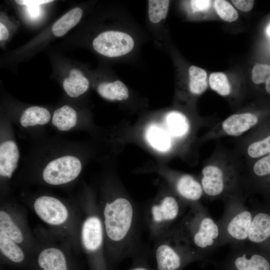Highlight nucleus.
I'll return each mask as SVG.
<instances>
[{"mask_svg": "<svg viewBox=\"0 0 270 270\" xmlns=\"http://www.w3.org/2000/svg\"><path fill=\"white\" fill-rule=\"evenodd\" d=\"M105 235L106 250L120 255L136 248L138 236L136 206L128 198L115 196L99 206Z\"/></svg>", "mask_w": 270, "mask_h": 270, "instance_id": "f257e3e1", "label": "nucleus"}, {"mask_svg": "<svg viewBox=\"0 0 270 270\" xmlns=\"http://www.w3.org/2000/svg\"><path fill=\"white\" fill-rule=\"evenodd\" d=\"M242 165L234 150L216 147L202 169L200 181L204 196L213 200L236 194H246L241 180Z\"/></svg>", "mask_w": 270, "mask_h": 270, "instance_id": "f03ea898", "label": "nucleus"}, {"mask_svg": "<svg viewBox=\"0 0 270 270\" xmlns=\"http://www.w3.org/2000/svg\"><path fill=\"white\" fill-rule=\"evenodd\" d=\"M174 227L195 255L224 245L218 222L200 202L189 206Z\"/></svg>", "mask_w": 270, "mask_h": 270, "instance_id": "7ed1b4c3", "label": "nucleus"}, {"mask_svg": "<svg viewBox=\"0 0 270 270\" xmlns=\"http://www.w3.org/2000/svg\"><path fill=\"white\" fill-rule=\"evenodd\" d=\"M246 194L228 196L223 198L224 210L220 224L223 244L232 246L248 242L253 217V209L246 204Z\"/></svg>", "mask_w": 270, "mask_h": 270, "instance_id": "20e7f679", "label": "nucleus"}, {"mask_svg": "<svg viewBox=\"0 0 270 270\" xmlns=\"http://www.w3.org/2000/svg\"><path fill=\"white\" fill-rule=\"evenodd\" d=\"M188 206L176 195L166 194L148 207L147 226L151 238L156 240L175 226Z\"/></svg>", "mask_w": 270, "mask_h": 270, "instance_id": "39448f33", "label": "nucleus"}, {"mask_svg": "<svg viewBox=\"0 0 270 270\" xmlns=\"http://www.w3.org/2000/svg\"><path fill=\"white\" fill-rule=\"evenodd\" d=\"M270 118V110H250L236 112L211 126L201 140L207 142L225 136L241 137Z\"/></svg>", "mask_w": 270, "mask_h": 270, "instance_id": "423d86ee", "label": "nucleus"}, {"mask_svg": "<svg viewBox=\"0 0 270 270\" xmlns=\"http://www.w3.org/2000/svg\"><path fill=\"white\" fill-rule=\"evenodd\" d=\"M155 241L154 255L158 270H177L184 256L195 255L174 226Z\"/></svg>", "mask_w": 270, "mask_h": 270, "instance_id": "0eeeda50", "label": "nucleus"}, {"mask_svg": "<svg viewBox=\"0 0 270 270\" xmlns=\"http://www.w3.org/2000/svg\"><path fill=\"white\" fill-rule=\"evenodd\" d=\"M242 164L241 180L245 193L258 194L270 203V154Z\"/></svg>", "mask_w": 270, "mask_h": 270, "instance_id": "6e6552de", "label": "nucleus"}, {"mask_svg": "<svg viewBox=\"0 0 270 270\" xmlns=\"http://www.w3.org/2000/svg\"><path fill=\"white\" fill-rule=\"evenodd\" d=\"M85 216L80 230L82 248L87 254L99 257L106 250L104 225L99 206L90 204L86 206Z\"/></svg>", "mask_w": 270, "mask_h": 270, "instance_id": "1a4fd4ad", "label": "nucleus"}, {"mask_svg": "<svg viewBox=\"0 0 270 270\" xmlns=\"http://www.w3.org/2000/svg\"><path fill=\"white\" fill-rule=\"evenodd\" d=\"M234 151L244 163L270 154V118L241 136Z\"/></svg>", "mask_w": 270, "mask_h": 270, "instance_id": "9d476101", "label": "nucleus"}, {"mask_svg": "<svg viewBox=\"0 0 270 270\" xmlns=\"http://www.w3.org/2000/svg\"><path fill=\"white\" fill-rule=\"evenodd\" d=\"M82 169V164L78 157L64 155L50 161L43 170L42 178L50 185L60 186L76 178Z\"/></svg>", "mask_w": 270, "mask_h": 270, "instance_id": "9b49d317", "label": "nucleus"}, {"mask_svg": "<svg viewBox=\"0 0 270 270\" xmlns=\"http://www.w3.org/2000/svg\"><path fill=\"white\" fill-rule=\"evenodd\" d=\"M252 209L248 242L270 255V204L264 202Z\"/></svg>", "mask_w": 270, "mask_h": 270, "instance_id": "f8f14e48", "label": "nucleus"}, {"mask_svg": "<svg viewBox=\"0 0 270 270\" xmlns=\"http://www.w3.org/2000/svg\"><path fill=\"white\" fill-rule=\"evenodd\" d=\"M33 208L38 217L51 226H62L70 218V211L66 206L52 196H38L34 200Z\"/></svg>", "mask_w": 270, "mask_h": 270, "instance_id": "ddd939ff", "label": "nucleus"}, {"mask_svg": "<svg viewBox=\"0 0 270 270\" xmlns=\"http://www.w3.org/2000/svg\"><path fill=\"white\" fill-rule=\"evenodd\" d=\"M94 49L100 54L110 58L118 57L130 52L134 42L128 34L109 30L98 34L94 40Z\"/></svg>", "mask_w": 270, "mask_h": 270, "instance_id": "4468645a", "label": "nucleus"}, {"mask_svg": "<svg viewBox=\"0 0 270 270\" xmlns=\"http://www.w3.org/2000/svg\"><path fill=\"white\" fill-rule=\"evenodd\" d=\"M248 244L232 246L238 252L234 262L236 270H270V255Z\"/></svg>", "mask_w": 270, "mask_h": 270, "instance_id": "2eb2a0df", "label": "nucleus"}, {"mask_svg": "<svg viewBox=\"0 0 270 270\" xmlns=\"http://www.w3.org/2000/svg\"><path fill=\"white\" fill-rule=\"evenodd\" d=\"M177 196L188 206L200 202L204 196L200 180L186 174H178L171 178Z\"/></svg>", "mask_w": 270, "mask_h": 270, "instance_id": "dca6fc26", "label": "nucleus"}, {"mask_svg": "<svg viewBox=\"0 0 270 270\" xmlns=\"http://www.w3.org/2000/svg\"><path fill=\"white\" fill-rule=\"evenodd\" d=\"M165 128L174 140H182L192 132V122L184 114L172 110L168 113L164 119Z\"/></svg>", "mask_w": 270, "mask_h": 270, "instance_id": "f3484780", "label": "nucleus"}, {"mask_svg": "<svg viewBox=\"0 0 270 270\" xmlns=\"http://www.w3.org/2000/svg\"><path fill=\"white\" fill-rule=\"evenodd\" d=\"M20 158L18 148L12 140L1 142L0 145V176L10 179L18 166Z\"/></svg>", "mask_w": 270, "mask_h": 270, "instance_id": "a211bd4d", "label": "nucleus"}, {"mask_svg": "<svg viewBox=\"0 0 270 270\" xmlns=\"http://www.w3.org/2000/svg\"><path fill=\"white\" fill-rule=\"evenodd\" d=\"M0 234L14 240L22 246L26 242L24 228L10 210L1 208L0 210Z\"/></svg>", "mask_w": 270, "mask_h": 270, "instance_id": "6ab92c4d", "label": "nucleus"}, {"mask_svg": "<svg viewBox=\"0 0 270 270\" xmlns=\"http://www.w3.org/2000/svg\"><path fill=\"white\" fill-rule=\"evenodd\" d=\"M40 270H68V260L60 248L50 246L42 249L37 258Z\"/></svg>", "mask_w": 270, "mask_h": 270, "instance_id": "aec40b11", "label": "nucleus"}, {"mask_svg": "<svg viewBox=\"0 0 270 270\" xmlns=\"http://www.w3.org/2000/svg\"><path fill=\"white\" fill-rule=\"evenodd\" d=\"M146 138L152 148L162 152L170 150L174 143V140L166 128L156 124H152L148 127Z\"/></svg>", "mask_w": 270, "mask_h": 270, "instance_id": "412c9836", "label": "nucleus"}, {"mask_svg": "<svg viewBox=\"0 0 270 270\" xmlns=\"http://www.w3.org/2000/svg\"><path fill=\"white\" fill-rule=\"evenodd\" d=\"M62 85L68 96L76 98L88 90L89 82L80 70L72 69L69 76L64 80Z\"/></svg>", "mask_w": 270, "mask_h": 270, "instance_id": "4be33fe9", "label": "nucleus"}, {"mask_svg": "<svg viewBox=\"0 0 270 270\" xmlns=\"http://www.w3.org/2000/svg\"><path fill=\"white\" fill-rule=\"evenodd\" d=\"M50 118V114L46 108L40 106H32L26 109L22 113L20 122L24 128L36 125H44Z\"/></svg>", "mask_w": 270, "mask_h": 270, "instance_id": "5701e85b", "label": "nucleus"}, {"mask_svg": "<svg viewBox=\"0 0 270 270\" xmlns=\"http://www.w3.org/2000/svg\"><path fill=\"white\" fill-rule=\"evenodd\" d=\"M78 115L72 107L64 105L54 112L52 123L58 130L68 131L75 126L77 123Z\"/></svg>", "mask_w": 270, "mask_h": 270, "instance_id": "b1692460", "label": "nucleus"}, {"mask_svg": "<svg viewBox=\"0 0 270 270\" xmlns=\"http://www.w3.org/2000/svg\"><path fill=\"white\" fill-rule=\"evenodd\" d=\"M97 90L100 95L108 100H122L128 97L127 87L120 80L101 83L98 86Z\"/></svg>", "mask_w": 270, "mask_h": 270, "instance_id": "393cba45", "label": "nucleus"}, {"mask_svg": "<svg viewBox=\"0 0 270 270\" xmlns=\"http://www.w3.org/2000/svg\"><path fill=\"white\" fill-rule=\"evenodd\" d=\"M0 250L2 256L12 262L20 264L25 259L22 246L2 234H0Z\"/></svg>", "mask_w": 270, "mask_h": 270, "instance_id": "a878e982", "label": "nucleus"}, {"mask_svg": "<svg viewBox=\"0 0 270 270\" xmlns=\"http://www.w3.org/2000/svg\"><path fill=\"white\" fill-rule=\"evenodd\" d=\"M82 15V11L79 8L70 10L54 24L53 34L56 36H64L79 22Z\"/></svg>", "mask_w": 270, "mask_h": 270, "instance_id": "bb28decb", "label": "nucleus"}, {"mask_svg": "<svg viewBox=\"0 0 270 270\" xmlns=\"http://www.w3.org/2000/svg\"><path fill=\"white\" fill-rule=\"evenodd\" d=\"M188 74V88L190 92L194 96L200 95L208 88L206 72L199 67L192 66L189 68Z\"/></svg>", "mask_w": 270, "mask_h": 270, "instance_id": "cd10ccee", "label": "nucleus"}, {"mask_svg": "<svg viewBox=\"0 0 270 270\" xmlns=\"http://www.w3.org/2000/svg\"><path fill=\"white\" fill-rule=\"evenodd\" d=\"M211 88L220 95L227 96L232 92V89L226 75L222 72H213L209 78Z\"/></svg>", "mask_w": 270, "mask_h": 270, "instance_id": "c85d7f7f", "label": "nucleus"}, {"mask_svg": "<svg viewBox=\"0 0 270 270\" xmlns=\"http://www.w3.org/2000/svg\"><path fill=\"white\" fill-rule=\"evenodd\" d=\"M148 17L153 23H158L164 19L168 13L170 1L168 0H150Z\"/></svg>", "mask_w": 270, "mask_h": 270, "instance_id": "c756f323", "label": "nucleus"}, {"mask_svg": "<svg viewBox=\"0 0 270 270\" xmlns=\"http://www.w3.org/2000/svg\"><path fill=\"white\" fill-rule=\"evenodd\" d=\"M214 8L218 16L225 21L232 22L236 20L238 17V12L226 0H215Z\"/></svg>", "mask_w": 270, "mask_h": 270, "instance_id": "7c9ffc66", "label": "nucleus"}, {"mask_svg": "<svg viewBox=\"0 0 270 270\" xmlns=\"http://www.w3.org/2000/svg\"><path fill=\"white\" fill-rule=\"evenodd\" d=\"M270 76V66L266 64H256L252 70V80L256 84L266 82Z\"/></svg>", "mask_w": 270, "mask_h": 270, "instance_id": "2f4dec72", "label": "nucleus"}, {"mask_svg": "<svg viewBox=\"0 0 270 270\" xmlns=\"http://www.w3.org/2000/svg\"><path fill=\"white\" fill-rule=\"evenodd\" d=\"M190 4L194 12H204L208 10L210 8L211 1L207 0H191Z\"/></svg>", "mask_w": 270, "mask_h": 270, "instance_id": "473e14b6", "label": "nucleus"}, {"mask_svg": "<svg viewBox=\"0 0 270 270\" xmlns=\"http://www.w3.org/2000/svg\"><path fill=\"white\" fill-rule=\"evenodd\" d=\"M232 2L238 9L243 12L251 10L254 4V1L251 0H235Z\"/></svg>", "mask_w": 270, "mask_h": 270, "instance_id": "72a5a7b5", "label": "nucleus"}, {"mask_svg": "<svg viewBox=\"0 0 270 270\" xmlns=\"http://www.w3.org/2000/svg\"><path fill=\"white\" fill-rule=\"evenodd\" d=\"M15 2L18 4L26 6H40V4L52 2L50 0H16Z\"/></svg>", "mask_w": 270, "mask_h": 270, "instance_id": "f704fd0d", "label": "nucleus"}, {"mask_svg": "<svg viewBox=\"0 0 270 270\" xmlns=\"http://www.w3.org/2000/svg\"><path fill=\"white\" fill-rule=\"evenodd\" d=\"M9 32L7 28L2 22L0 23V40H5L8 39Z\"/></svg>", "mask_w": 270, "mask_h": 270, "instance_id": "c9c22d12", "label": "nucleus"}, {"mask_svg": "<svg viewBox=\"0 0 270 270\" xmlns=\"http://www.w3.org/2000/svg\"><path fill=\"white\" fill-rule=\"evenodd\" d=\"M28 12L32 16H36L38 14V6H27Z\"/></svg>", "mask_w": 270, "mask_h": 270, "instance_id": "e433bc0d", "label": "nucleus"}, {"mask_svg": "<svg viewBox=\"0 0 270 270\" xmlns=\"http://www.w3.org/2000/svg\"><path fill=\"white\" fill-rule=\"evenodd\" d=\"M265 90L266 92L270 94V76L266 82Z\"/></svg>", "mask_w": 270, "mask_h": 270, "instance_id": "4c0bfd02", "label": "nucleus"}, {"mask_svg": "<svg viewBox=\"0 0 270 270\" xmlns=\"http://www.w3.org/2000/svg\"><path fill=\"white\" fill-rule=\"evenodd\" d=\"M132 270H149L144 267H136L132 269Z\"/></svg>", "mask_w": 270, "mask_h": 270, "instance_id": "58836bf2", "label": "nucleus"}, {"mask_svg": "<svg viewBox=\"0 0 270 270\" xmlns=\"http://www.w3.org/2000/svg\"><path fill=\"white\" fill-rule=\"evenodd\" d=\"M266 32L267 34L270 37V22L269 23L266 28Z\"/></svg>", "mask_w": 270, "mask_h": 270, "instance_id": "ea45409f", "label": "nucleus"}]
</instances>
